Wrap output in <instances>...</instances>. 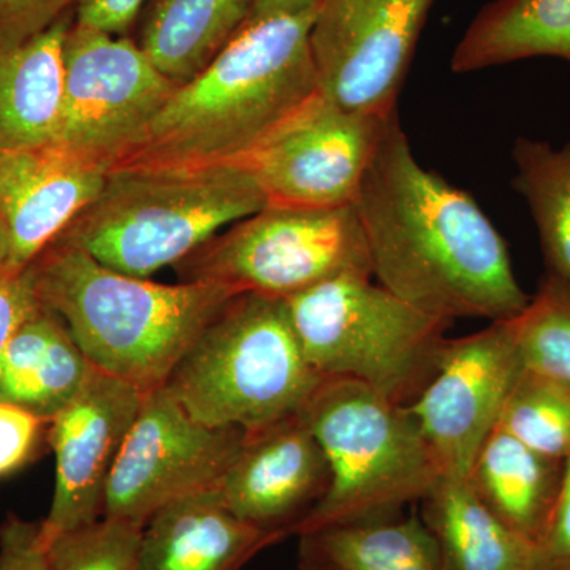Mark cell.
I'll return each mask as SVG.
<instances>
[{
  "label": "cell",
  "instance_id": "cell-1",
  "mask_svg": "<svg viewBox=\"0 0 570 570\" xmlns=\"http://www.w3.org/2000/svg\"><path fill=\"white\" fill-rule=\"evenodd\" d=\"M352 206L373 277L412 306L450 322H501L530 303L505 239L472 195L415 159L396 111Z\"/></svg>",
  "mask_w": 570,
  "mask_h": 570
},
{
  "label": "cell",
  "instance_id": "cell-2",
  "mask_svg": "<svg viewBox=\"0 0 570 570\" xmlns=\"http://www.w3.org/2000/svg\"><path fill=\"white\" fill-rule=\"evenodd\" d=\"M317 6L246 22L175 89L112 170L205 167L246 156L321 92L309 41Z\"/></svg>",
  "mask_w": 570,
  "mask_h": 570
},
{
  "label": "cell",
  "instance_id": "cell-3",
  "mask_svg": "<svg viewBox=\"0 0 570 570\" xmlns=\"http://www.w3.org/2000/svg\"><path fill=\"white\" fill-rule=\"evenodd\" d=\"M28 268L41 305L62 318L91 365L142 393L167 384L195 337L239 295L209 281L124 275L59 243Z\"/></svg>",
  "mask_w": 570,
  "mask_h": 570
},
{
  "label": "cell",
  "instance_id": "cell-4",
  "mask_svg": "<svg viewBox=\"0 0 570 570\" xmlns=\"http://www.w3.org/2000/svg\"><path fill=\"white\" fill-rule=\"evenodd\" d=\"M266 205L253 175L236 163L116 168L102 193L52 243L124 275L151 277Z\"/></svg>",
  "mask_w": 570,
  "mask_h": 570
},
{
  "label": "cell",
  "instance_id": "cell-5",
  "mask_svg": "<svg viewBox=\"0 0 570 570\" xmlns=\"http://www.w3.org/2000/svg\"><path fill=\"white\" fill-rule=\"evenodd\" d=\"M322 379L285 299L245 292L217 311L164 387L205 425L254 431L298 412Z\"/></svg>",
  "mask_w": 570,
  "mask_h": 570
},
{
  "label": "cell",
  "instance_id": "cell-6",
  "mask_svg": "<svg viewBox=\"0 0 570 570\" xmlns=\"http://www.w3.org/2000/svg\"><path fill=\"white\" fill-rule=\"evenodd\" d=\"M328 461V491L295 535L400 515L441 472L407 407L348 377H324L299 409Z\"/></svg>",
  "mask_w": 570,
  "mask_h": 570
},
{
  "label": "cell",
  "instance_id": "cell-7",
  "mask_svg": "<svg viewBox=\"0 0 570 570\" xmlns=\"http://www.w3.org/2000/svg\"><path fill=\"white\" fill-rule=\"evenodd\" d=\"M285 303L318 374L354 379L404 407L433 376L453 324L374 284L373 276L332 277Z\"/></svg>",
  "mask_w": 570,
  "mask_h": 570
},
{
  "label": "cell",
  "instance_id": "cell-8",
  "mask_svg": "<svg viewBox=\"0 0 570 570\" xmlns=\"http://www.w3.org/2000/svg\"><path fill=\"white\" fill-rule=\"evenodd\" d=\"M181 281H209L288 298L341 275L373 276L354 206L266 205L176 265Z\"/></svg>",
  "mask_w": 570,
  "mask_h": 570
},
{
  "label": "cell",
  "instance_id": "cell-9",
  "mask_svg": "<svg viewBox=\"0 0 570 570\" xmlns=\"http://www.w3.org/2000/svg\"><path fill=\"white\" fill-rule=\"evenodd\" d=\"M63 67L62 122L55 142L110 171L178 88L132 40L77 22L67 33Z\"/></svg>",
  "mask_w": 570,
  "mask_h": 570
},
{
  "label": "cell",
  "instance_id": "cell-10",
  "mask_svg": "<svg viewBox=\"0 0 570 570\" xmlns=\"http://www.w3.org/2000/svg\"><path fill=\"white\" fill-rule=\"evenodd\" d=\"M246 431L198 422L167 389L145 393L112 468L104 517L145 527L168 502L219 489Z\"/></svg>",
  "mask_w": 570,
  "mask_h": 570
},
{
  "label": "cell",
  "instance_id": "cell-11",
  "mask_svg": "<svg viewBox=\"0 0 570 570\" xmlns=\"http://www.w3.org/2000/svg\"><path fill=\"white\" fill-rule=\"evenodd\" d=\"M392 115L344 110L318 92L235 163L268 205H352Z\"/></svg>",
  "mask_w": 570,
  "mask_h": 570
},
{
  "label": "cell",
  "instance_id": "cell-12",
  "mask_svg": "<svg viewBox=\"0 0 570 570\" xmlns=\"http://www.w3.org/2000/svg\"><path fill=\"white\" fill-rule=\"evenodd\" d=\"M434 0H321L311 51L326 99L392 115Z\"/></svg>",
  "mask_w": 570,
  "mask_h": 570
},
{
  "label": "cell",
  "instance_id": "cell-13",
  "mask_svg": "<svg viewBox=\"0 0 570 570\" xmlns=\"http://www.w3.org/2000/svg\"><path fill=\"white\" fill-rule=\"evenodd\" d=\"M523 370L513 318L449 337L433 376L407 407L441 474L469 478Z\"/></svg>",
  "mask_w": 570,
  "mask_h": 570
},
{
  "label": "cell",
  "instance_id": "cell-14",
  "mask_svg": "<svg viewBox=\"0 0 570 570\" xmlns=\"http://www.w3.org/2000/svg\"><path fill=\"white\" fill-rule=\"evenodd\" d=\"M145 393L96 370L78 395L48 423L56 459L50 513L41 520L45 539L104 519L108 480Z\"/></svg>",
  "mask_w": 570,
  "mask_h": 570
},
{
  "label": "cell",
  "instance_id": "cell-15",
  "mask_svg": "<svg viewBox=\"0 0 570 570\" xmlns=\"http://www.w3.org/2000/svg\"><path fill=\"white\" fill-rule=\"evenodd\" d=\"M328 461L302 412L246 431L219 491L238 519L288 538L328 491Z\"/></svg>",
  "mask_w": 570,
  "mask_h": 570
},
{
  "label": "cell",
  "instance_id": "cell-16",
  "mask_svg": "<svg viewBox=\"0 0 570 570\" xmlns=\"http://www.w3.org/2000/svg\"><path fill=\"white\" fill-rule=\"evenodd\" d=\"M110 170L58 142L0 157V219L10 272H22L102 193Z\"/></svg>",
  "mask_w": 570,
  "mask_h": 570
},
{
  "label": "cell",
  "instance_id": "cell-17",
  "mask_svg": "<svg viewBox=\"0 0 570 570\" xmlns=\"http://www.w3.org/2000/svg\"><path fill=\"white\" fill-rule=\"evenodd\" d=\"M284 538L246 523L219 489L168 502L142 527L137 570H242Z\"/></svg>",
  "mask_w": 570,
  "mask_h": 570
},
{
  "label": "cell",
  "instance_id": "cell-18",
  "mask_svg": "<svg viewBox=\"0 0 570 570\" xmlns=\"http://www.w3.org/2000/svg\"><path fill=\"white\" fill-rule=\"evenodd\" d=\"M70 14L47 31L0 47V153L24 151L58 140L63 110V45Z\"/></svg>",
  "mask_w": 570,
  "mask_h": 570
},
{
  "label": "cell",
  "instance_id": "cell-19",
  "mask_svg": "<svg viewBox=\"0 0 570 570\" xmlns=\"http://www.w3.org/2000/svg\"><path fill=\"white\" fill-rule=\"evenodd\" d=\"M420 502L444 570H540L538 546L499 519L468 478L439 475Z\"/></svg>",
  "mask_w": 570,
  "mask_h": 570
},
{
  "label": "cell",
  "instance_id": "cell-20",
  "mask_svg": "<svg viewBox=\"0 0 570 570\" xmlns=\"http://www.w3.org/2000/svg\"><path fill=\"white\" fill-rule=\"evenodd\" d=\"M94 366L58 314L41 306L13 336L0 366V401L50 423Z\"/></svg>",
  "mask_w": 570,
  "mask_h": 570
},
{
  "label": "cell",
  "instance_id": "cell-21",
  "mask_svg": "<svg viewBox=\"0 0 570 570\" xmlns=\"http://www.w3.org/2000/svg\"><path fill=\"white\" fill-rule=\"evenodd\" d=\"M562 472L564 461L549 459L497 428L468 479L499 519L539 549L557 508Z\"/></svg>",
  "mask_w": 570,
  "mask_h": 570
},
{
  "label": "cell",
  "instance_id": "cell-22",
  "mask_svg": "<svg viewBox=\"0 0 570 570\" xmlns=\"http://www.w3.org/2000/svg\"><path fill=\"white\" fill-rule=\"evenodd\" d=\"M531 58L570 62V0H493L461 37L452 70L471 73Z\"/></svg>",
  "mask_w": 570,
  "mask_h": 570
},
{
  "label": "cell",
  "instance_id": "cell-23",
  "mask_svg": "<svg viewBox=\"0 0 570 570\" xmlns=\"http://www.w3.org/2000/svg\"><path fill=\"white\" fill-rule=\"evenodd\" d=\"M299 570H444L417 515L325 524L298 534Z\"/></svg>",
  "mask_w": 570,
  "mask_h": 570
},
{
  "label": "cell",
  "instance_id": "cell-24",
  "mask_svg": "<svg viewBox=\"0 0 570 570\" xmlns=\"http://www.w3.org/2000/svg\"><path fill=\"white\" fill-rule=\"evenodd\" d=\"M255 0H156L141 50L168 80L184 85L246 24Z\"/></svg>",
  "mask_w": 570,
  "mask_h": 570
},
{
  "label": "cell",
  "instance_id": "cell-25",
  "mask_svg": "<svg viewBox=\"0 0 570 570\" xmlns=\"http://www.w3.org/2000/svg\"><path fill=\"white\" fill-rule=\"evenodd\" d=\"M512 159L513 187L530 208L547 272L570 285V138L561 148L517 138Z\"/></svg>",
  "mask_w": 570,
  "mask_h": 570
},
{
  "label": "cell",
  "instance_id": "cell-26",
  "mask_svg": "<svg viewBox=\"0 0 570 570\" xmlns=\"http://www.w3.org/2000/svg\"><path fill=\"white\" fill-rule=\"evenodd\" d=\"M498 428L549 459L568 460L570 384L524 367L502 409Z\"/></svg>",
  "mask_w": 570,
  "mask_h": 570
},
{
  "label": "cell",
  "instance_id": "cell-27",
  "mask_svg": "<svg viewBox=\"0 0 570 570\" xmlns=\"http://www.w3.org/2000/svg\"><path fill=\"white\" fill-rule=\"evenodd\" d=\"M513 324L524 367L570 384V285L547 272Z\"/></svg>",
  "mask_w": 570,
  "mask_h": 570
},
{
  "label": "cell",
  "instance_id": "cell-28",
  "mask_svg": "<svg viewBox=\"0 0 570 570\" xmlns=\"http://www.w3.org/2000/svg\"><path fill=\"white\" fill-rule=\"evenodd\" d=\"M142 527L100 519L47 540L51 570H137Z\"/></svg>",
  "mask_w": 570,
  "mask_h": 570
},
{
  "label": "cell",
  "instance_id": "cell-29",
  "mask_svg": "<svg viewBox=\"0 0 570 570\" xmlns=\"http://www.w3.org/2000/svg\"><path fill=\"white\" fill-rule=\"evenodd\" d=\"M48 422L0 401V479L20 471L36 456Z\"/></svg>",
  "mask_w": 570,
  "mask_h": 570
},
{
  "label": "cell",
  "instance_id": "cell-30",
  "mask_svg": "<svg viewBox=\"0 0 570 570\" xmlns=\"http://www.w3.org/2000/svg\"><path fill=\"white\" fill-rule=\"evenodd\" d=\"M77 0H0V47L17 45L50 29Z\"/></svg>",
  "mask_w": 570,
  "mask_h": 570
},
{
  "label": "cell",
  "instance_id": "cell-31",
  "mask_svg": "<svg viewBox=\"0 0 570 570\" xmlns=\"http://www.w3.org/2000/svg\"><path fill=\"white\" fill-rule=\"evenodd\" d=\"M0 570H51L41 521L9 515L0 524Z\"/></svg>",
  "mask_w": 570,
  "mask_h": 570
},
{
  "label": "cell",
  "instance_id": "cell-32",
  "mask_svg": "<svg viewBox=\"0 0 570 570\" xmlns=\"http://www.w3.org/2000/svg\"><path fill=\"white\" fill-rule=\"evenodd\" d=\"M41 306L29 268L0 276V366L18 330Z\"/></svg>",
  "mask_w": 570,
  "mask_h": 570
},
{
  "label": "cell",
  "instance_id": "cell-33",
  "mask_svg": "<svg viewBox=\"0 0 570 570\" xmlns=\"http://www.w3.org/2000/svg\"><path fill=\"white\" fill-rule=\"evenodd\" d=\"M540 570H570V455L549 531L539 547Z\"/></svg>",
  "mask_w": 570,
  "mask_h": 570
},
{
  "label": "cell",
  "instance_id": "cell-34",
  "mask_svg": "<svg viewBox=\"0 0 570 570\" xmlns=\"http://www.w3.org/2000/svg\"><path fill=\"white\" fill-rule=\"evenodd\" d=\"M145 0H77L75 22L85 28L121 36L137 18Z\"/></svg>",
  "mask_w": 570,
  "mask_h": 570
},
{
  "label": "cell",
  "instance_id": "cell-35",
  "mask_svg": "<svg viewBox=\"0 0 570 570\" xmlns=\"http://www.w3.org/2000/svg\"><path fill=\"white\" fill-rule=\"evenodd\" d=\"M321 0H255L247 22L264 20L276 14L296 13L316 7Z\"/></svg>",
  "mask_w": 570,
  "mask_h": 570
},
{
  "label": "cell",
  "instance_id": "cell-36",
  "mask_svg": "<svg viewBox=\"0 0 570 570\" xmlns=\"http://www.w3.org/2000/svg\"><path fill=\"white\" fill-rule=\"evenodd\" d=\"M10 238L6 225L0 219V276L10 269Z\"/></svg>",
  "mask_w": 570,
  "mask_h": 570
},
{
  "label": "cell",
  "instance_id": "cell-37",
  "mask_svg": "<svg viewBox=\"0 0 570 570\" xmlns=\"http://www.w3.org/2000/svg\"><path fill=\"white\" fill-rule=\"evenodd\" d=\"M2 154H3V153H0V157H2Z\"/></svg>",
  "mask_w": 570,
  "mask_h": 570
}]
</instances>
